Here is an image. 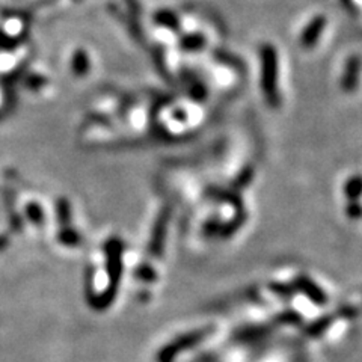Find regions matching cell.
Here are the masks:
<instances>
[{
  "mask_svg": "<svg viewBox=\"0 0 362 362\" xmlns=\"http://www.w3.org/2000/svg\"><path fill=\"white\" fill-rule=\"evenodd\" d=\"M14 192H11L9 189H4V202L8 210V216H9V223L13 226L14 233H20L23 228V219L18 216V213L16 211L14 207Z\"/></svg>",
  "mask_w": 362,
  "mask_h": 362,
  "instance_id": "cell-1",
  "label": "cell"
},
{
  "mask_svg": "<svg viewBox=\"0 0 362 362\" xmlns=\"http://www.w3.org/2000/svg\"><path fill=\"white\" fill-rule=\"evenodd\" d=\"M56 218H58V222L61 226L70 225L71 207H70V202H68L65 198H59L58 202H56Z\"/></svg>",
  "mask_w": 362,
  "mask_h": 362,
  "instance_id": "cell-3",
  "label": "cell"
},
{
  "mask_svg": "<svg viewBox=\"0 0 362 362\" xmlns=\"http://www.w3.org/2000/svg\"><path fill=\"white\" fill-rule=\"evenodd\" d=\"M8 243H9L8 237L6 235H0V251H2V249H5L8 246Z\"/></svg>",
  "mask_w": 362,
  "mask_h": 362,
  "instance_id": "cell-5",
  "label": "cell"
},
{
  "mask_svg": "<svg viewBox=\"0 0 362 362\" xmlns=\"http://www.w3.org/2000/svg\"><path fill=\"white\" fill-rule=\"evenodd\" d=\"M81 235H78V233L74 228H70V225L62 226L58 233V242L65 246H78L81 245Z\"/></svg>",
  "mask_w": 362,
  "mask_h": 362,
  "instance_id": "cell-2",
  "label": "cell"
},
{
  "mask_svg": "<svg viewBox=\"0 0 362 362\" xmlns=\"http://www.w3.org/2000/svg\"><path fill=\"white\" fill-rule=\"evenodd\" d=\"M25 214H26L28 221L32 222L33 225L41 226L44 223V211L38 202H33V201L29 202L25 207Z\"/></svg>",
  "mask_w": 362,
  "mask_h": 362,
  "instance_id": "cell-4",
  "label": "cell"
}]
</instances>
